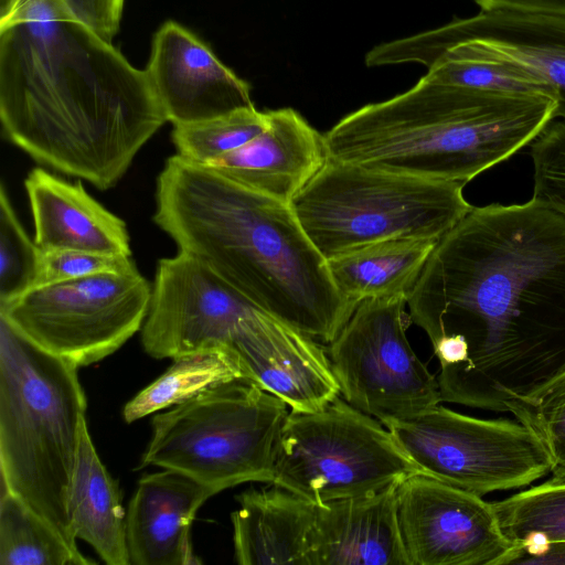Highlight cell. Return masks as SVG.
<instances>
[{"instance_id": "cell-1", "label": "cell", "mask_w": 565, "mask_h": 565, "mask_svg": "<svg viewBox=\"0 0 565 565\" xmlns=\"http://www.w3.org/2000/svg\"><path fill=\"white\" fill-rule=\"evenodd\" d=\"M441 402L505 412L565 371V216L534 201L472 210L407 297Z\"/></svg>"}, {"instance_id": "cell-2", "label": "cell", "mask_w": 565, "mask_h": 565, "mask_svg": "<svg viewBox=\"0 0 565 565\" xmlns=\"http://www.w3.org/2000/svg\"><path fill=\"white\" fill-rule=\"evenodd\" d=\"M0 121L32 159L104 191L167 118L146 71L62 0H0Z\"/></svg>"}, {"instance_id": "cell-3", "label": "cell", "mask_w": 565, "mask_h": 565, "mask_svg": "<svg viewBox=\"0 0 565 565\" xmlns=\"http://www.w3.org/2000/svg\"><path fill=\"white\" fill-rule=\"evenodd\" d=\"M153 222L260 309L330 343L356 307L337 289L327 262L290 203L178 153L157 179Z\"/></svg>"}, {"instance_id": "cell-4", "label": "cell", "mask_w": 565, "mask_h": 565, "mask_svg": "<svg viewBox=\"0 0 565 565\" xmlns=\"http://www.w3.org/2000/svg\"><path fill=\"white\" fill-rule=\"evenodd\" d=\"M550 96L434 83L367 104L323 136L329 158L466 184L556 119Z\"/></svg>"}, {"instance_id": "cell-5", "label": "cell", "mask_w": 565, "mask_h": 565, "mask_svg": "<svg viewBox=\"0 0 565 565\" xmlns=\"http://www.w3.org/2000/svg\"><path fill=\"white\" fill-rule=\"evenodd\" d=\"M78 367L0 318L1 489L20 498L75 547L68 497L87 422Z\"/></svg>"}, {"instance_id": "cell-6", "label": "cell", "mask_w": 565, "mask_h": 565, "mask_svg": "<svg viewBox=\"0 0 565 565\" xmlns=\"http://www.w3.org/2000/svg\"><path fill=\"white\" fill-rule=\"evenodd\" d=\"M463 184L328 158L290 205L323 256L395 238L440 239L473 206Z\"/></svg>"}, {"instance_id": "cell-7", "label": "cell", "mask_w": 565, "mask_h": 565, "mask_svg": "<svg viewBox=\"0 0 565 565\" xmlns=\"http://www.w3.org/2000/svg\"><path fill=\"white\" fill-rule=\"evenodd\" d=\"M287 407L248 379L217 385L153 416L140 466L179 471L216 493L271 483Z\"/></svg>"}, {"instance_id": "cell-8", "label": "cell", "mask_w": 565, "mask_h": 565, "mask_svg": "<svg viewBox=\"0 0 565 565\" xmlns=\"http://www.w3.org/2000/svg\"><path fill=\"white\" fill-rule=\"evenodd\" d=\"M420 473L390 430L335 396L318 412L290 411L271 483L316 504L380 491Z\"/></svg>"}, {"instance_id": "cell-9", "label": "cell", "mask_w": 565, "mask_h": 565, "mask_svg": "<svg viewBox=\"0 0 565 565\" xmlns=\"http://www.w3.org/2000/svg\"><path fill=\"white\" fill-rule=\"evenodd\" d=\"M152 284L137 267L35 286L0 305V318L41 349L86 366L141 330Z\"/></svg>"}, {"instance_id": "cell-10", "label": "cell", "mask_w": 565, "mask_h": 565, "mask_svg": "<svg viewBox=\"0 0 565 565\" xmlns=\"http://www.w3.org/2000/svg\"><path fill=\"white\" fill-rule=\"evenodd\" d=\"M382 424L420 473L480 497L529 486L551 471L541 439L519 420L480 419L439 404Z\"/></svg>"}, {"instance_id": "cell-11", "label": "cell", "mask_w": 565, "mask_h": 565, "mask_svg": "<svg viewBox=\"0 0 565 565\" xmlns=\"http://www.w3.org/2000/svg\"><path fill=\"white\" fill-rule=\"evenodd\" d=\"M407 298L362 301L329 343L331 370L341 396L377 418L405 419L441 403L439 384L412 349Z\"/></svg>"}, {"instance_id": "cell-12", "label": "cell", "mask_w": 565, "mask_h": 565, "mask_svg": "<svg viewBox=\"0 0 565 565\" xmlns=\"http://www.w3.org/2000/svg\"><path fill=\"white\" fill-rule=\"evenodd\" d=\"M441 56L512 65L554 93L565 121V13L480 10L477 14L381 43L365 55L369 67L419 63Z\"/></svg>"}, {"instance_id": "cell-13", "label": "cell", "mask_w": 565, "mask_h": 565, "mask_svg": "<svg viewBox=\"0 0 565 565\" xmlns=\"http://www.w3.org/2000/svg\"><path fill=\"white\" fill-rule=\"evenodd\" d=\"M255 303L194 256L158 262L141 344L156 359L228 345L258 311Z\"/></svg>"}, {"instance_id": "cell-14", "label": "cell", "mask_w": 565, "mask_h": 565, "mask_svg": "<svg viewBox=\"0 0 565 565\" xmlns=\"http://www.w3.org/2000/svg\"><path fill=\"white\" fill-rule=\"evenodd\" d=\"M397 518L408 565H504L514 550L493 504L415 473L397 487Z\"/></svg>"}, {"instance_id": "cell-15", "label": "cell", "mask_w": 565, "mask_h": 565, "mask_svg": "<svg viewBox=\"0 0 565 565\" xmlns=\"http://www.w3.org/2000/svg\"><path fill=\"white\" fill-rule=\"evenodd\" d=\"M145 71L167 121L172 125L254 107L249 84L174 21H167L156 32Z\"/></svg>"}, {"instance_id": "cell-16", "label": "cell", "mask_w": 565, "mask_h": 565, "mask_svg": "<svg viewBox=\"0 0 565 565\" xmlns=\"http://www.w3.org/2000/svg\"><path fill=\"white\" fill-rule=\"evenodd\" d=\"M266 114L267 126L262 132L206 166L290 203L328 160L324 136L292 108Z\"/></svg>"}, {"instance_id": "cell-17", "label": "cell", "mask_w": 565, "mask_h": 565, "mask_svg": "<svg viewBox=\"0 0 565 565\" xmlns=\"http://www.w3.org/2000/svg\"><path fill=\"white\" fill-rule=\"evenodd\" d=\"M211 488L179 471L163 469L145 475L126 512L130 564L190 565L196 559L190 539L198 510Z\"/></svg>"}, {"instance_id": "cell-18", "label": "cell", "mask_w": 565, "mask_h": 565, "mask_svg": "<svg viewBox=\"0 0 565 565\" xmlns=\"http://www.w3.org/2000/svg\"><path fill=\"white\" fill-rule=\"evenodd\" d=\"M317 504L310 565H408L397 487Z\"/></svg>"}, {"instance_id": "cell-19", "label": "cell", "mask_w": 565, "mask_h": 565, "mask_svg": "<svg viewBox=\"0 0 565 565\" xmlns=\"http://www.w3.org/2000/svg\"><path fill=\"white\" fill-rule=\"evenodd\" d=\"M24 186L34 242L41 250L131 256L125 221L87 193L81 181L72 183L36 167L26 175Z\"/></svg>"}, {"instance_id": "cell-20", "label": "cell", "mask_w": 565, "mask_h": 565, "mask_svg": "<svg viewBox=\"0 0 565 565\" xmlns=\"http://www.w3.org/2000/svg\"><path fill=\"white\" fill-rule=\"evenodd\" d=\"M232 512L234 557L239 565H310L317 504L274 483L249 487Z\"/></svg>"}, {"instance_id": "cell-21", "label": "cell", "mask_w": 565, "mask_h": 565, "mask_svg": "<svg viewBox=\"0 0 565 565\" xmlns=\"http://www.w3.org/2000/svg\"><path fill=\"white\" fill-rule=\"evenodd\" d=\"M68 518L73 536L88 543L105 563L130 564L120 490L94 447L87 422L71 482Z\"/></svg>"}, {"instance_id": "cell-22", "label": "cell", "mask_w": 565, "mask_h": 565, "mask_svg": "<svg viewBox=\"0 0 565 565\" xmlns=\"http://www.w3.org/2000/svg\"><path fill=\"white\" fill-rule=\"evenodd\" d=\"M439 239L395 238L326 259L331 278L352 306L373 298L408 297Z\"/></svg>"}, {"instance_id": "cell-23", "label": "cell", "mask_w": 565, "mask_h": 565, "mask_svg": "<svg viewBox=\"0 0 565 565\" xmlns=\"http://www.w3.org/2000/svg\"><path fill=\"white\" fill-rule=\"evenodd\" d=\"M238 379L249 380L241 356L232 347L217 345L179 355L161 376L125 405L124 419L132 423Z\"/></svg>"}, {"instance_id": "cell-24", "label": "cell", "mask_w": 565, "mask_h": 565, "mask_svg": "<svg viewBox=\"0 0 565 565\" xmlns=\"http://www.w3.org/2000/svg\"><path fill=\"white\" fill-rule=\"evenodd\" d=\"M94 563L20 498L1 489V565H89Z\"/></svg>"}, {"instance_id": "cell-25", "label": "cell", "mask_w": 565, "mask_h": 565, "mask_svg": "<svg viewBox=\"0 0 565 565\" xmlns=\"http://www.w3.org/2000/svg\"><path fill=\"white\" fill-rule=\"evenodd\" d=\"M492 504L511 554L565 541V481L551 478Z\"/></svg>"}, {"instance_id": "cell-26", "label": "cell", "mask_w": 565, "mask_h": 565, "mask_svg": "<svg viewBox=\"0 0 565 565\" xmlns=\"http://www.w3.org/2000/svg\"><path fill=\"white\" fill-rule=\"evenodd\" d=\"M266 126V111L254 106L202 121L173 125L171 139L179 156L209 164L244 146Z\"/></svg>"}, {"instance_id": "cell-27", "label": "cell", "mask_w": 565, "mask_h": 565, "mask_svg": "<svg viewBox=\"0 0 565 565\" xmlns=\"http://www.w3.org/2000/svg\"><path fill=\"white\" fill-rule=\"evenodd\" d=\"M505 412L537 435L548 454L552 478L565 481V371L533 394L508 402Z\"/></svg>"}, {"instance_id": "cell-28", "label": "cell", "mask_w": 565, "mask_h": 565, "mask_svg": "<svg viewBox=\"0 0 565 565\" xmlns=\"http://www.w3.org/2000/svg\"><path fill=\"white\" fill-rule=\"evenodd\" d=\"M41 249L24 231L3 184L0 188V305L34 286Z\"/></svg>"}, {"instance_id": "cell-29", "label": "cell", "mask_w": 565, "mask_h": 565, "mask_svg": "<svg viewBox=\"0 0 565 565\" xmlns=\"http://www.w3.org/2000/svg\"><path fill=\"white\" fill-rule=\"evenodd\" d=\"M430 82L523 94L555 99L552 89L527 73L508 64L441 56L427 66ZM556 102V100H555Z\"/></svg>"}, {"instance_id": "cell-30", "label": "cell", "mask_w": 565, "mask_h": 565, "mask_svg": "<svg viewBox=\"0 0 565 565\" xmlns=\"http://www.w3.org/2000/svg\"><path fill=\"white\" fill-rule=\"evenodd\" d=\"M531 154L532 199L565 216V121L550 122L532 145Z\"/></svg>"}, {"instance_id": "cell-31", "label": "cell", "mask_w": 565, "mask_h": 565, "mask_svg": "<svg viewBox=\"0 0 565 565\" xmlns=\"http://www.w3.org/2000/svg\"><path fill=\"white\" fill-rule=\"evenodd\" d=\"M134 267L136 264L131 256L126 255L81 250H41L33 287L102 273H119Z\"/></svg>"}, {"instance_id": "cell-32", "label": "cell", "mask_w": 565, "mask_h": 565, "mask_svg": "<svg viewBox=\"0 0 565 565\" xmlns=\"http://www.w3.org/2000/svg\"><path fill=\"white\" fill-rule=\"evenodd\" d=\"M70 11L102 38L113 42L125 0H62Z\"/></svg>"}, {"instance_id": "cell-33", "label": "cell", "mask_w": 565, "mask_h": 565, "mask_svg": "<svg viewBox=\"0 0 565 565\" xmlns=\"http://www.w3.org/2000/svg\"><path fill=\"white\" fill-rule=\"evenodd\" d=\"M510 564L565 565V541L548 543L529 551L514 552L505 561Z\"/></svg>"}, {"instance_id": "cell-34", "label": "cell", "mask_w": 565, "mask_h": 565, "mask_svg": "<svg viewBox=\"0 0 565 565\" xmlns=\"http://www.w3.org/2000/svg\"><path fill=\"white\" fill-rule=\"evenodd\" d=\"M480 10H523L565 13V0H472Z\"/></svg>"}]
</instances>
